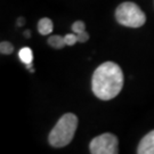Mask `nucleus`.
<instances>
[{"instance_id": "4", "label": "nucleus", "mask_w": 154, "mask_h": 154, "mask_svg": "<svg viewBox=\"0 0 154 154\" xmlns=\"http://www.w3.org/2000/svg\"><path fill=\"white\" fill-rule=\"evenodd\" d=\"M118 137L111 132H105L95 137L89 144V151L93 154H118Z\"/></svg>"}, {"instance_id": "7", "label": "nucleus", "mask_w": 154, "mask_h": 154, "mask_svg": "<svg viewBox=\"0 0 154 154\" xmlns=\"http://www.w3.org/2000/svg\"><path fill=\"white\" fill-rule=\"evenodd\" d=\"M53 21L50 20V18H47V17H45V18H41L38 23V31L40 34H42V35H47V34H50V33L53 32Z\"/></svg>"}, {"instance_id": "12", "label": "nucleus", "mask_w": 154, "mask_h": 154, "mask_svg": "<svg viewBox=\"0 0 154 154\" xmlns=\"http://www.w3.org/2000/svg\"><path fill=\"white\" fill-rule=\"evenodd\" d=\"M88 39H89V34L86 31H83V32L78 34V41L79 42H86Z\"/></svg>"}, {"instance_id": "3", "label": "nucleus", "mask_w": 154, "mask_h": 154, "mask_svg": "<svg viewBox=\"0 0 154 154\" xmlns=\"http://www.w3.org/2000/svg\"><path fill=\"white\" fill-rule=\"evenodd\" d=\"M116 18L119 24L127 28L137 29L143 26L146 22L144 11L135 2H122L116 11Z\"/></svg>"}, {"instance_id": "9", "label": "nucleus", "mask_w": 154, "mask_h": 154, "mask_svg": "<svg viewBox=\"0 0 154 154\" xmlns=\"http://www.w3.org/2000/svg\"><path fill=\"white\" fill-rule=\"evenodd\" d=\"M0 51L4 55H9L14 51V46L8 41H2L0 44Z\"/></svg>"}, {"instance_id": "11", "label": "nucleus", "mask_w": 154, "mask_h": 154, "mask_svg": "<svg viewBox=\"0 0 154 154\" xmlns=\"http://www.w3.org/2000/svg\"><path fill=\"white\" fill-rule=\"evenodd\" d=\"M64 39H65L66 46H73V45H75L77 42H79L78 41V34L74 32L66 34L65 37H64Z\"/></svg>"}, {"instance_id": "2", "label": "nucleus", "mask_w": 154, "mask_h": 154, "mask_svg": "<svg viewBox=\"0 0 154 154\" xmlns=\"http://www.w3.org/2000/svg\"><path fill=\"white\" fill-rule=\"evenodd\" d=\"M78 128V116L73 113H65L57 121L49 134V144L53 147H64L72 142Z\"/></svg>"}, {"instance_id": "1", "label": "nucleus", "mask_w": 154, "mask_h": 154, "mask_svg": "<svg viewBox=\"0 0 154 154\" xmlns=\"http://www.w3.org/2000/svg\"><path fill=\"white\" fill-rule=\"evenodd\" d=\"M123 81L121 67L114 62H105L94 72L91 89L99 99L110 100L120 94Z\"/></svg>"}, {"instance_id": "10", "label": "nucleus", "mask_w": 154, "mask_h": 154, "mask_svg": "<svg viewBox=\"0 0 154 154\" xmlns=\"http://www.w3.org/2000/svg\"><path fill=\"white\" fill-rule=\"evenodd\" d=\"M72 31L77 34L83 32V31H86V24L82 21H77L72 24Z\"/></svg>"}, {"instance_id": "13", "label": "nucleus", "mask_w": 154, "mask_h": 154, "mask_svg": "<svg viewBox=\"0 0 154 154\" xmlns=\"http://www.w3.org/2000/svg\"><path fill=\"white\" fill-rule=\"evenodd\" d=\"M25 37H30V32H29V31H26V32H25Z\"/></svg>"}, {"instance_id": "8", "label": "nucleus", "mask_w": 154, "mask_h": 154, "mask_svg": "<svg viewBox=\"0 0 154 154\" xmlns=\"http://www.w3.org/2000/svg\"><path fill=\"white\" fill-rule=\"evenodd\" d=\"M48 45L51 46L55 49H62L63 47H65V39L61 35H50L48 38Z\"/></svg>"}, {"instance_id": "6", "label": "nucleus", "mask_w": 154, "mask_h": 154, "mask_svg": "<svg viewBox=\"0 0 154 154\" xmlns=\"http://www.w3.org/2000/svg\"><path fill=\"white\" fill-rule=\"evenodd\" d=\"M18 57L22 63H24L29 70L32 67V61H33V53L29 47H24L18 51Z\"/></svg>"}, {"instance_id": "5", "label": "nucleus", "mask_w": 154, "mask_h": 154, "mask_svg": "<svg viewBox=\"0 0 154 154\" xmlns=\"http://www.w3.org/2000/svg\"><path fill=\"white\" fill-rule=\"evenodd\" d=\"M138 154H154V130L145 135L137 147Z\"/></svg>"}]
</instances>
